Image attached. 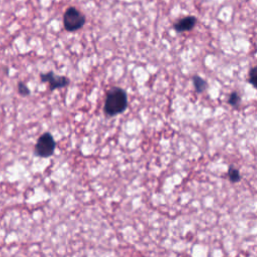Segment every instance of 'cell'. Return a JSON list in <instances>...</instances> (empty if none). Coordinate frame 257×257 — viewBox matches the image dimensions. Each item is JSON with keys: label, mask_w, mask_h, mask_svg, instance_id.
I'll return each mask as SVG.
<instances>
[{"label": "cell", "mask_w": 257, "mask_h": 257, "mask_svg": "<svg viewBox=\"0 0 257 257\" xmlns=\"http://www.w3.org/2000/svg\"><path fill=\"white\" fill-rule=\"evenodd\" d=\"M193 84H194V87H195V90L198 92V93H201L203 92L206 88H207V81L202 78L201 76L199 75H194L193 78Z\"/></svg>", "instance_id": "cell-6"}, {"label": "cell", "mask_w": 257, "mask_h": 257, "mask_svg": "<svg viewBox=\"0 0 257 257\" xmlns=\"http://www.w3.org/2000/svg\"><path fill=\"white\" fill-rule=\"evenodd\" d=\"M84 15L75 7H68L63 14V26L66 31H76L80 29L84 25Z\"/></svg>", "instance_id": "cell-2"}, {"label": "cell", "mask_w": 257, "mask_h": 257, "mask_svg": "<svg viewBox=\"0 0 257 257\" xmlns=\"http://www.w3.org/2000/svg\"><path fill=\"white\" fill-rule=\"evenodd\" d=\"M17 88H18V93L22 96H27L30 94V89L28 88V86L22 82V81H19L18 84H17Z\"/></svg>", "instance_id": "cell-9"}, {"label": "cell", "mask_w": 257, "mask_h": 257, "mask_svg": "<svg viewBox=\"0 0 257 257\" xmlns=\"http://www.w3.org/2000/svg\"><path fill=\"white\" fill-rule=\"evenodd\" d=\"M126 107H127L126 92L120 87L115 86L110 88L104 100V105H103L104 112L109 116H113L123 112L126 109Z\"/></svg>", "instance_id": "cell-1"}, {"label": "cell", "mask_w": 257, "mask_h": 257, "mask_svg": "<svg viewBox=\"0 0 257 257\" xmlns=\"http://www.w3.org/2000/svg\"><path fill=\"white\" fill-rule=\"evenodd\" d=\"M40 79H41L42 82H48L50 90L65 87L69 83V79L66 76L56 75V74H54L53 71H49V72H46V73H41L40 74Z\"/></svg>", "instance_id": "cell-4"}, {"label": "cell", "mask_w": 257, "mask_h": 257, "mask_svg": "<svg viewBox=\"0 0 257 257\" xmlns=\"http://www.w3.org/2000/svg\"><path fill=\"white\" fill-rule=\"evenodd\" d=\"M240 101H241V97H240V95L238 94V92H236V91H232V92L230 93V95H229L228 103H229L231 106L236 107V106H238V105H239Z\"/></svg>", "instance_id": "cell-8"}, {"label": "cell", "mask_w": 257, "mask_h": 257, "mask_svg": "<svg viewBox=\"0 0 257 257\" xmlns=\"http://www.w3.org/2000/svg\"><path fill=\"white\" fill-rule=\"evenodd\" d=\"M228 177H229V180L232 183H237L241 179V175H240L239 171L237 169L233 168V167L229 168V170H228Z\"/></svg>", "instance_id": "cell-7"}, {"label": "cell", "mask_w": 257, "mask_h": 257, "mask_svg": "<svg viewBox=\"0 0 257 257\" xmlns=\"http://www.w3.org/2000/svg\"><path fill=\"white\" fill-rule=\"evenodd\" d=\"M197 23V19L195 16H192V15H189L187 17H184L182 18L181 20H179L178 22H176L174 24V29L178 32V33H181V32H185V31H190L192 30L195 25Z\"/></svg>", "instance_id": "cell-5"}, {"label": "cell", "mask_w": 257, "mask_h": 257, "mask_svg": "<svg viewBox=\"0 0 257 257\" xmlns=\"http://www.w3.org/2000/svg\"><path fill=\"white\" fill-rule=\"evenodd\" d=\"M256 68L255 67H252L251 70L249 71V78H248V81L255 87L256 84H255V80H256Z\"/></svg>", "instance_id": "cell-10"}, {"label": "cell", "mask_w": 257, "mask_h": 257, "mask_svg": "<svg viewBox=\"0 0 257 257\" xmlns=\"http://www.w3.org/2000/svg\"><path fill=\"white\" fill-rule=\"evenodd\" d=\"M55 147H56V143L52 135L50 133H44L38 138L35 144L34 152L37 157L48 158L54 153Z\"/></svg>", "instance_id": "cell-3"}]
</instances>
